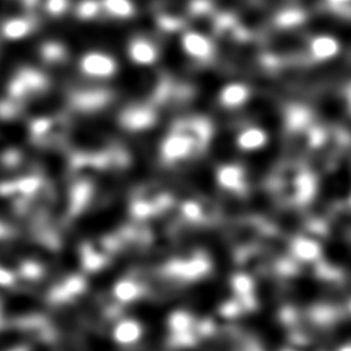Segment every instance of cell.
I'll use <instances>...</instances> for the list:
<instances>
[{"mask_svg": "<svg viewBox=\"0 0 351 351\" xmlns=\"http://www.w3.org/2000/svg\"><path fill=\"white\" fill-rule=\"evenodd\" d=\"M340 49V44L335 37L321 36L317 37L311 44V51L318 59H329L333 58Z\"/></svg>", "mask_w": 351, "mask_h": 351, "instance_id": "7a4b0ae2", "label": "cell"}, {"mask_svg": "<svg viewBox=\"0 0 351 351\" xmlns=\"http://www.w3.org/2000/svg\"><path fill=\"white\" fill-rule=\"evenodd\" d=\"M130 56L137 63H151L155 59V49L145 41H136L130 45Z\"/></svg>", "mask_w": 351, "mask_h": 351, "instance_id": "3957f363", "label": "cell"}, {"mask_svg": "<svg viewBox=\"0 0 351 351\" xmlns=\"http://www.w3.org/2000/svg\"><path fill=\"white\" fill-rule=\"evenodd\" d=\"M84 70L92 75H110L114 71V60L101 53H90L82 62Z\"/></svg>", "mask_w": 351, "mask_h": 351, "instance_id": "6da1fadb", "label": "cell"}, {"mask_svg": "<svg viewBox=\"0 0 351 351\" xmlns=\"http://www.w3.org/2000/svg\"><path fill=\"white\" fill-rule=\"evenodd\" d=\"M247 97V89L239 84H230L225 86L221 93V100L225 106H239Z\"/></svg>", "mask_w": 351, "mask_h": 351, "instance_id": "277c9868", "label": "cell"}, {"mask_svg": "<svg viewBox=\"0 0 351 351\" xmlns=\"http://www.w3.org/2000/svg\"><path fill=\"white\" fill-rule=\"evenodd\" d=\"M350 107H351V97H350Z\"/></svg>", "mask_w": 351, "mask_h": 351, "instance_id": "9c48e42d", "label": "cell"}, {"mask_svg": "<svg viewBox=\"0 0 351 351\" xmlns=\"http://www.w3.org/2000/svg\"><path fill=\"white\" fill-rule=\"evenodd\" d=\"M332 3H347V1H350V0H330Z\"/></svg>", "mask_w": 351, "mask_h": 351, "instance_id": "ba28073f", "label": "cell"}, {"mask_svg": "<svg viewBox=\"0 0 351 351\" xmlns=\"http://www.w3.org/2000/svg\"><path fill=\"white\" fill-rule=\"evenodd\" d=\"M184 47L185 49L192 53V55H196V56H200V55H204L207 51H208V44L207 41L200 37V36H196V34H189L184 38Z\"/></svg>", "mask_w": 351, "mask_h": 351, "instance_id": "5b68a950", "label": "cell"}, {"mask_svg": "<svg viewBox=\"0 0 351 351\" xmlns=\"http://www.w3.org/2000/svg\"><path fill=\"white\" fill-rule=\"evenodd\" d=\"M108 7L112 11V14L117 15H126L130 11V5L126 0H110Z\"/></svg>", "mask_w": 351, "mask_h": 351, "instance_id": "52a82bcc", "label": "cell"}, {"mask_svg": "<svg viewBox=\"0 0 351 351\" xmlns=\"http://www.w3.org/2000/svg\"><path fill=\"white\" fill-rule=\"evenodd\" d=\"M263 138V133L258 129H250L247 132H244V134L241 136V143L244 147H251V145H256L258 143H261Z\"/></svg>", "mask_w": 351, "mask_h": 351, "instance_id": "8992f818", "label": "cell"}]
</instances>
